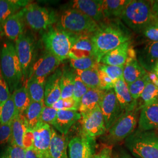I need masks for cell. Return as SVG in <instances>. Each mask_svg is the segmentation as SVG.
I'll return each mask as SVG.
<instances>
[{
    "label": "cell",
    "mask_w": 158,
    "mask_h": 158,
    "mask_svg": "<svg viewBox=\"0 0 158 158\" xmlns=\"http://www.w3.org/2000/svg\"><path fill=\"white\" fill-rule=\"evenodd\" d=\"M91 38L94 49V57L100 63L103 56L131 39V33L119 19L98 23Z\"/></svg>",
    "instance_id": "cell-1"
},
{
    "label": "cell",
    "mask_w": 158,
    "mask_h": 158,
    "mask_svg": "<svg viewBox=\"0 0 158 158\" xmlns=\"http://www.w3.org/2000/svg\"><path fill=\"white\" fill-rule=\"evenodd\" d=\"M0 70L11 93L21 86L23 69L15 45L10 40H4L0 44Z\"/></svg>",
    "instance_id": "cell-2"
},
{
    "label": "cell",
    "mask_w": 158,
    "mask_h": 158,
    "mask_svg": "<svg viewBox=\"0 0 158 158\" xmlns=\"http://www.w3.org/2000/svg\"><path fill=\"white\" fill-rule=\"evenodd\" d=\"M121 19L136 33H142L149 25L158 21L153 14L151 1L143 0H131Z\"/></svg>",
    "instance_id": "cell-3"
},
{
    "label": "cell",
    "mask_w": 158,
    "mask_h": 158,
    "mask_svg": "<svg viewBox=\"0 0 158 158\" xmlns=\"http://www.w3.org/2000/svg\"><path fill=\"white\" fill-rule=\"evenodd\" d=\"M79 36L52 26L44 31L42 40L46 51L62 62L69 58L70 51Z\"/></svg>",
    "instance_id": "cell-4"
},
{
    "label": "cell",
    "mask_w": 158,
    "mask_h": 158,
    "mask_svg": "<svg viewBox=\"0 0 158 158\" xmlns=\"http://www.w3.org/2000/svg\"><path fill=\"white\" fill-rule=\"evenodd\" d=\"M125 146L136 158H158V134L137 130L125 139Z\"/></svg>",
    "instance_id": "cell-5"
},
{
    "label": "cell",
    "mask_w": 158,
    "mask_h": 158,
    "mask_svg": "<svg viewBox=\"0 0 158 158\" xmlns=\"http://www.w3.org/2000/svg\"><path fill=\"white\" fill-rule=\"evenodd\" d=\"M56 27L67 32L79 36L94 33L98 23L85 14L70 8L62 14L57 20Z\"/></svg>",
    "instance_id": "cell-6"
},
{
    "label": "cell",
    "mask_w": 158,
    "mask_h": 158,
    "mask_svg": "<svg viewBox=\"0 0 158 158\" xmlns=\"http://www.w3.org/2000/svg\"><path fill=\"white\" fill-rule=\"evenodd\" d=\"M23 11L25 24L36 31H45L58 20L55 12L35 3L30 2Z\"/></svg>",
    "instance_id": "cell-7"
},
{
    "label": "cell",
    "mask_w": 158,
    "mask_h": 158,
    "mask_svg": "<svg viewBox=\"0 0 158 158\" xmlns=\"http://www.w3.org/2000/svg\"><path fill=\"white\" fill-rule=\"evenodd\" d=\"M139 106L132 111L124 112L114 124L108 130V137L111 141H121L134 132L138 122Z\"/></svg>",
    "instance_id": "cell-8"
},
{
    "label": "cell",
    "mask_w": 158,
    "mask_h": 158,
    "mask_svg": "<svg viewBox=\"0 0 158 158\" xmlns=\"http://www.w3.org/2000/svg\"><path fill=\"white\" fill-rule=\"evenodd\" d=\"M35 40L33 36L24 32L15 42V48L17 56L23 69V81H26L29 72L33 64Z\"/></svg>",
    "instance_id": "cell-9"
},
{
    "label": "cell",
    "mask_w": 158,
    "mask_h": 158,
    "mask_svg": "<svg viewBox=\"0 0 158 158\" xmlns=\"http://www.w3.org/2000/svg\"><path fill=\"white\" fill-rule=\"evenodd\" d=\"M106 130H108L124 113L113 89L106 91L99 104Z\"/></svg>",
    "instance_id": "cell-10"
},
{
    "label": "cell",
    "mask_w": 158,
    "mask_h": 158,
    "mask_svg": "<svg viewBox=\"0 0 158 158\" xmlns=\"http://www.w3.org/2000/svg\"><path fill=\"white\" fill-rule=\"evenodd\" d=\"M52 128L50 125L40 121L32 130L34 151L38 158H52L50 153Z\"/></svg>",
    "instance_id": "cell-11"
},
{
    "label": "cell",
    "mask_w": 158,
    "mask_h": 158,
    "mask_svg": "<svg viewBox=\"0 0 158 158\" xmlns=\"http://www.w3.org/2000/svg\"><path fill=\"white\" fill-rule=\"evenodd\" d=\"M82 132L84 135L91 139L103 135L106 128L100 106H97L90 113L81 116Z\"/></svg>",
    "instance_id": "cell-12"
},
{
    "label": "cell",
    "mask_w": 158,
    "mask_h": 158,
    "mask_svg": "<svg viewBox=\"0 0 158 158\" xmlns=\"http://www.w3.org/2000/svg\"><path fill=\"white\" fill-rule=\"evenodd\" d=\"M60 62L56 57L46 51L32 64L27 79L39 77L47 78L56 70Z\"/></svg>",
    "instance_id": "cell-13"
},
{
    "label": "cell",
    "mask_w": 158,
    "mask_h": 158,
    "mask_svg": "<svg viewBox=\"0 0 158 158\" xmlns=\"http://www.w3.org/2000/svg\"><path fill=\"white\" fill-rule=\"evenodd\" d=\"M93 141L83 134L74 137L68 143V158H93Z\"/></svg>",
    "instance_id": "cell-14"
},
{
    "label": "cell",
    "mask_w": 158,
    "mask_h": 158,
    "mask_svg": "<svg viewBox=\"0 0 158 158\" xmlns=\"http://www.w3.org/2000/svg\"><path fill=\"white\" fill-rule=\"evenodd\" d=\"M100 0H75L71 2L70 9L81 12L98 23L106 20Z\"/></svg>",
    "instance_id": "cell-15"
},
{
    "label": "cell",
    "mask_w": 158,
    "mask_h": 158,
    "mask_svg": "<svg viewBox=\"0 0 158 158\" xmlns=\"http://www.w3.org/2000/svg\"><path fill=\"white\" fill-rule=\"evenodd\" d=\"M138 130L158 131V101L142 107L138 121Z\"/></svg>",
    "instance_id": "cell-16"
},
{
    "label": "cell",
    "mask_w": 158,
    "mask_h": 158,
    "mask_svg": "<svg viewBox=\"0 0 158 158\" xmlns=\"http://www.w3.org/2000/svg\"><path fill=\"white\" fill-rule=\"evenodd\" d=\"M62 73L61 70L57 69L46 79L44 104L47 107H52L61 98L60 79Z\"/></svg>",
    "instance_id": "cell-17"
},
{
    "label": "cell",
    "mask_w": 158,
    "mask_h": 158,
    "mask_svg": "<svg viewBox=\"0 0 158 158\" xmlns=\"http://www.w3.org/2000/svg\"><path fill=\"white\" fill-rule=\"evenodd\" d=\"M136 58L140 65L147 72H152L158 62V42H148L138 51Z\"/></svg>",
    "instance_id": "cell-18"
},
{
    "label": "cell",
    "mask_w": 158,
    "mask_h": 158,
    "mask_svg": "<svg viewBox=\"0 0 158 158\" xmlns=\"http://www.w3.org/2000/svg\"><path fill=\"white\" fill-rule=\"evenodd\" d=\"M25 26L22 8L7 19L3 27V33L8 40L15 41L25 32Z\"/></svg>",
    "instance_id": "cell-19"
},
{
    "label": "cell",
    "mask_w": 158,
    "mask_h": 158,
    "mask_svg": "<svg viewBox=\"0 0 158 158\" xmlns=\"http://www.w3.org/2000/svg\"><path fill=\"white\" fill-rule=\"evenodd\" d=\"M113 89L119 104L124 112L132 111L138 106V101L132 98L123 77L115 82Z\"/></svg>",
    "instance_id": "cell-20"
},
{
    "label": "cell",
    "mask_w": 158,
    "mask_h": 158,
    "mask_svg": "<svg viewBox=\"0 0 158 158\" xmlns=\"http://www.w3.org/2000/svg\"><path fill=\"white\" fill-rule=\"evenodd\" d=\"M91 35H84L79 36L70 51L69 54V59H76L94 57V49Z\"/></svg>",
    "instance_id": "cell-21"
},
{
    "label": "cell",
    "mask_w": 158,
    "mask_h": 158,
    "mask_svg": "<svg viewBox=\"0 0 158 158\" xmlns=\"http://www.w3.org/2000/svg\"><path fill=\"white\" fill-rule=\"evenodd\" d=\"M81 118V115L78 111L59 110L52 125L62 134L66 135L73 125Z\"/></svg>",
    "instance_id": "cell-22"
},
{
    "label": "cell",
    "mask_w": 158,
    "mask_h": 158,
    "mask_svg": "<svg viewBox=\"0 0 158 158\" xmlns=\"http://www.w3.org/2000/svg\"><path fill=\"white\" fill-rule=\"evenodd\" d=\"M131 41L126 42L117 48L108 52L100 60V63L110 66L124 65L127 59V52Z\"/></svg>",
    "instance_id": "cell-23"
},
{
    "label": "cell",
    "mask_w": 158,
    "mask_h": 158,
    "mask_svg": "<svg viewBox=\"0 0 158 158\" xmlns=\"http://www.w3.org/2000/svg\"><path fill=\"white\" fill-rule=\"evenodd\" d=\"M105 91L100 89H89L80 102L78 111L81 116L99 106Z\"/></svg>",
    "instance_id": "cell-24"
},
{
    "label": "cell",
    "mask_w": 158,
    "mask_h": 158,
    "mask_svg": "<svg viewBox=\"0 0 158 158\" xmlns=\"http://www.w3.org/2000/svg\"><path fill=\"white\" fill-rule=\"evenodd\" d=\"M29 1L0 0V34L3 32V27L7 19L28 5Z\"/></svg>",
    "instance_id": "cell-25"
},
{
    "label": "cell",
    "mask_w": 158,
    "mask_h": 158,
    "mask_svg": "<svg viewBox=\"0 0 158 158\" xmlns=\"http://www.w3.org/2000/svg\"><path fill=\"white\" fill-rule=\"evenodd\" d=\"M147 74V71L140 65L136 57H127L123 72V78L127 85L134 82Z\"/></svg>",
    "instance_id": "cell-26"
},
{
    "label": "cell",
    "mask_w": 158,
    "mask_h": 158,
    "mask_svg": "<svg viewBox=\"0 0 158 158\" xmlns=\"http://www.w3.org/2000/svg\"><path fill=\"white\" fill-rule=\"evenodd\" d=\"M131 0H104L102 2L104 15L106 19L118 18L123 15Z\"/></svg>",
    "instance_id": "cell-27"
},
{
    "label": "cell",
    "mask_w": 158,
    "mask_h": 158,
    "mask_svg": "<svg viewBox=\"0 0 158 158\" xmlns=\"http://www.w3.org/2000/svg\"><path fill=\"white\" fill-rule=\"evenodd\" d=\"M46 79L39 77L27 80L25 85L32 102H44Z\"/></svg>",
    "instance_id": "cell-28"
},
{
    "label": "cell",
    "mask_w": 158,
    "mask_h": 158,
    "mask_svg": "<svg viewBox=\"0 0 158 158\" xmlns=\"http://www.w3.org/2000/svg\"><path fill=\"white\" fill-rule=\"evenodd\" d=\"M68 143L66 139L61 135L58 134L54 129H52L50 153L52 158H69Z\"/></svg>",
    "instance_id": "cell-29"
},
{
    "label": "cell",
    "mask_w": 158,
    "mask_h": 158,
    "mask_svg": "<svg viewBox=\"0 0 158 158\" xmlns=\"http://www.w3.org/2000/svg\"><path fill=\"white\" fill-rule=\"evenodd\" d=\"M27 128L23 115L18 114L12 121V145L23 148V138Z\"/></svg>",
    "instance_id": "cell-30"
},
{
    "label": "cell",
    "mask_w": 158,
    "mask_h": 158,
    "mask_svg": "<svg viewBox=\"0 0 158 158\" xmlns=\"http://www.w3.org/2000/svg\"><path fill=\"white\" fill-rule=\"evenodd\" d=\"M44 106V102H31L28 107L23 114L28 128L33 130L38 124Z\"/></svg>",
    "instance_id": "cell-31"
},
{
    "label": "cell",
    "mask_w": 158,
    "mask_h": 158,
    "mask_svg": "<svg viewBox=\"0 0 158 158\" xmlns=\"http://www.w3.org/2000/svg\"><path fill=\"white\" fill-rule=\"evenodd\" d=\"M11 95L18 113L23 114L32 102L25 84L14 91Z\"/></svg>",
    "instance_id": "cell-32"
},
{
    "label": "cell",
    "mask_w": 158,
    "mask_h": 158,
    "mask_svg": "<svg viewBox=\"0 0 158 158\" xmlns=\"http://www.w3.org/2000/svg\"><path fill=\"white\" fill-rule=\"evenodd\" d=\"M18 114L12 95L6 102L0 104V124L12 123Z\"/></svg>",
    "instance_id": "cell-33"
},
{
    "label": "cell",
    "mask_w": 158,
    "mask_h": 158,
    "mask_svg": "<svg viewBox=\"0 0 158 158\" xmlns=\"http://www.w3.org/2000/svg\"><path fill=\"white\" fill-rule=\"evenodd\" d=\"M74 72L89 89H100L97 68L75 70Z\"/></svg>",
    "instance_id": "cell-34"
},
{
    "label": "cell",
    "mask_w": 158,
    "mask_h": 158,
    "mask_svg": "<svg viewBox=\"0 0 158 158\" xmlns=\"http://www.w3.org/2000/svg\"><path fill=\"white\" fill-rule=\"evenodd\" d=\"M75 72L70 70L63 72L60 79L61 98L73 97Z\"/></svg>",
    "instance_id": "cell-35"
},
{
    "label": "cell",
    "mask_w": 158,
    "mask_h": 158,
    "mask_svg": "<svg viewBox=\"0 0 158 158\" xmlns=\"http://www.w3.org/2000/svg\"><path fill=\"white\" fill-rule=\"evenodd\" d=\"M142 107L148 104L158 101V88L149 80L143 91L141 96Z\"/></svg>",
    "instance_id": "cell-36"
},
{
    "label": "cell",
    "mask_w": 158,
    "mask_h": 158,
    "mask_svg": "<svg viewBox=\"0 0 158 158\" xmlns=\"http://www.w3.org/2000/svg\"><path fill=\"white\" fill-rule=\"evenodd\" d=\"M70 66L75 70H85L93 68H97L98 63L94 57L80 59H70Z\"/></svg>",
    "instance_id": "cell-37"
},
{
    "label": "cell",
    "mask_w": 158,
    "mask_h": 158,
    "mask_svg": "<svg viewBox=\"0 0 158 158\" xmlns=\"http://www.w3.org/2000/svg\"><path fill=\"white\" fill-rule=\"evenodd\" d=\"M149 81V79L147 73L146 75H145L141 78L136 80L130 85H127L130 94L134 100L137 101L138 99L140 98L147 83Z\"/></svg>",
    "instance_id": "cell-38"
},
{
    "label": "cell",
    "mask_w": 158,
    "mask_h": 158,
    "mask_svg": "<svg viewBox=\"0 0 158 158\" xmlns=\"http://www.w3.org/2000/svg\"><path fill=\"white\" fill-rule=\"evenodd\" d=\"M124 65L123 66H110L98 64V69L107 74L108 77L115 83L117 80L123 77Z\"/></svg>",
    "instance_id": "cell-39"
},
{
    "label": "cell",
    "mask_w": 158,
    "mask_h": 158,
    "mask_svg": "<svg viewBox=\"0 0 158 158\" xmlns=\"http://www.w3.org/2000/svg\"><path fill=\"white\" fill-rule=\"evenodd\" d=\"M79 102H76L73 97L68 98H60L57 100L52 107L54 108L57 111L59 110H75L78 111Z\"/></svg>",
    "instance_id": "cell-40"
},
{
    "label": "cell",
    "mask_w": 158,
    "mask_h": 158,
    "mask_svg": "<svg viewBox=\"0 0 158 158\" xmlns=\"http://www.w3.org/2000/svg\"><path fill=\"white\" fill-rule=\"evenodd\" d=\"M89 88L79 78V76L75 73L74 81L73 93V98L80 104L82 97L89 90Z\"/></svg>",
    "instance_id": "cell-41"
},
{
    "label": "cell",
    "mask_w": 158,
    "mask_h": 158,
    "mask_svg": "<svg viewBox=\"0 0 158 158\" xmlns=\"http://www.w3.org/2000/svg\"><path fill=\"white\" fill-rule=\"evenodd\" d=\"M57 110L52 107L44 106L41 113L40 121L49 125H53L56 118Z\"/></svg>",
    "instance_id": "cell-42"
},
{
    "label": "cell",
    "mask_w": 158,
    "mask_h": 158,
    "mask_svg": "<svg viewBox=\"0 0 158 158\" xmlns=\"http://www.w3.org/2000/svg\"><path fill=\"white\" fill-rule=\"evenodd\" d=\"M98 75L100 81V90L104 91H108L113 89L114 82L111 79H110L107 74L105 73L101 70L98 69Z\"/></svg>",
    "instance_id": "cell-43"
},
{
    "label": "cell",
    "mask_w": 158,
    "mask_h": 158,
    "mask_svg": "<svg viewBox=\"0 0 158 158\" xmlns=\"http://www.w3.org/2000/svg\"><path fill=\"white\" fill-rule=\"evenodd\" d=\"M12 138V123L0 124V144L11 142Z\"/></svg>",
    "instance_id": "cell-44"
},
{
    "label": "cell",
    "mask_w": 158,
    "mask_h": 158,
    "mask_svg": "<svg viewBox=\"0 0 158 158\" xmlns=\"http://www.w3.org/2000/svg\"><path fill=\"white\" fill-rule=\"evenodd\" d=\"M143 35L152 42H158V21H156L143 30Z\"/></svg>",
    "instance_id": "cell-45"
},
{
    "label": "cell",
    "mask_w": 158,
    "mask_h": 158,
    "mask_svg": "<svg viewBox=\"0 0 158 158\" xmlns=\"http://www.w3.org/2000/svg\"><path fill=\"white\" fill-rule=\"evenodd\" d=\"M5 153L7 158H25V149L16 145L10 146Z\"/></svg>",
    "instance_id": "cell-46"
},
{
    "label": "cell",
    "mask_w": 158,
    "mask_h": 158,
    "mask_svg": "<svg viewBox=\"0 0 158 158\" xmlns=\"http://www.w3.org/2000/svg\"><path fill=\"white\" fill-rule=\"evenodd\" d=\"M11 96L9 87L3 78L0 70V104L6 102Z\"/></svg>",
    "instance_id": "cell-47"
},
{
    "label": "cell",
    "mask_w": 158,
    "mask_h": 158,
    "mask_svg": "<svg viewBox=\"0 0 158 158\" xmlns=\"http://www.w3.org/2000/svg\"><path fill=\"white\" fill-rule=\"evenodd\" d=\"M34 134L32 130L27 128L23 138V148L34 150Z\"/></svg>",
    "instance_id": "cell-48"
},
{
    "label": "cell",
    "mask_w": 158,
    "mask_h": 158,
    "mask_svg": "<svg viewBox=\"0 0 158 158\" xmlns=\"http://www.w3.org/2000/svg\"><path fill=\"white\" fill-rule=\"evenodd\" d=\"M93 158H112L111 155V151L108 148L103 149L98 155H93Z\"/></svg>",
    "instance_id": "cell-49"
},
{
    "label": "cell",
    "mask_w": 158,
    "mask_h": 158,
    "mask_svg": "<svg viewBox=\"0 0 158 158\" xmlns=\"http://www.w3.org/2000/svg\"><path fill=\"white\" fill-rule=\"evenodd\" d=\"M151 4L153 14L158 20V0L151 1Z\"/></svg>",
    "instance_id": "cell-50"
},
{
    "label": "cell",
    "mask_w": 158,
    "mask_h": 158,
    "mask_svg": "<svg viewBox=\"0 0 158 158\" xmlns=\"http://www.w3.org/2000/svg\"><path fill=\"white\" fill-rule=\"evenodd\" d=\"M25 158H38L33 149L25 150Z\"/></svg>",
    "instance_id": "cell-51"
},
{
    "label": "cell",
    "mask_w": 158,
    "mask_h": 158,
    "mask_svg": "<svg viewBox=\"0 0 158 158\" xmlns=\"http://www.w3.org/2000/svg\"><path fill=\"white\" fill-rule=\"evenodd\" d=\"M133 158L132 157H131V156H130L129 154H128V153H127L125 152H123L121 154V155H120V158Z\"/></svg>",
    "instance_id": "cell-52"
},
{
    "label": "cell",
    "mask_w": 158,
    "mask_h": 158,
    "mask_svg": "<svg viewBox=\"0 0 158 158\" xmlns=\"http://www.w3.org/2000/svg\"><path fill=\"white\" fill-rule=\"evenodd\" d=\"M152 72L155 74H156V76L158 77V63H156V64L155 65V66L154 68H153V71Z\"/></svg>",
    "instance_id": "cell-53"
},
{
    "label": "cell",
    "mask_w": 158,
    "mask_h": 158,
    "mask_svg": "<svg viewBox=\"0 0 158 158\" xmlns=\"http://www.w3.org/2000/svg\"><path fill=\"white\" fill-rule=\"evenodd\" d=\"M153 84H154V85H155L158 88V78L156 79L153 83H152Z\"/></svg>",
    "instance_id": "cell-54"
},
{
    "label": "cell",
    "mask_w": 158,
    "mask_h": 158,
    "mask_svg": "<svg viewBox=\"0 0 158 158\" xmlns=\"http://www.w3.org/2000/svg\"><path fill=\"white\" fill-rule=\"evenodd\" d=\"M0 158H7L6 156V153L1 154V155H0Z\"/></svg>",
    "instance_id": "cell-55"
}]
</instances>
